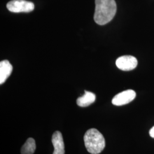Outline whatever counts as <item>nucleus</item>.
Segmentation results:
<instances>
[{
    "instance_id": "f257e3e1",
    "label": "nucleus",
    "mask_w": 154,
    "mask_h": 154,
    "mask_svg": "<svg viewBox=\"0 0 154 154\" xmlns=\"http://www.w3.org/2000/svg\"><path fill=\"white\" fill-rule=\"evenodd\" d=\"M116 4L115 0H95L94 19L99 25L110 22L116 15Z\"/></svg>"
},
{
    "instance_id": "f03ea898",
    "label": "nucleus",
    "mask_w": 154,
    "mask_h": 154,
    "mask_svg": "<svg viewBox=\"0 0 154 154\" xmlns=\"http://www.w3.org/2000/svg\"><path fill=\"white\" fill-rule=\"evenodd\" d=\"M85 147L89 153L98 154L105 149V139L103 135L95 128L88 130L84 135Z\"/></svg>"
},
{
    "instance_id": "7ed1b4c3",
    "label": "nucleus",
    "mask_w": 154,
    "mask_h": 154,
    "mask_svg": "<svg viewBox=\"0 0 154 154\" xmlns=\"http://www.w3.org/2000/svg\"><path fill=\"white\" fill-rule=\"evenodd\" d=\"M6 7L13 13H29L34 9V4L26 0H11L7 4Z\"/></svg>"
},
{
    "instance_id": "20e7f679",
    "label": "nucleus",
    "mask_w": 154,
    "mask_h": 154,
    "mask_svg": "<svg viewBox=\"0 0 154 154\" xmlns=\"http://www.w3.org/2000/svg\"><path fill=\"white\" fill-rule=\"evenodd\" d=\"M138 65L137 58L131 55H124L119 57L116 61V65L123 71H130L135 69Z\"/></svg>"
},
{
    "instance_id": "39448f33",
    "label": "nucleus",
    "mask_w": 154,
    "mask_h": 154,
    "mask_svg": "<svg viewBox=\"0 0 154 154\" xmlns=\"http://www.w3.org/2000/svg\"><path fill=\"white\" fill-rule=\"evenodd\" d=\"M136 97V93L132 90H127L116 94L112 99V103L115 106H123L131 102Z\"/></svg>"
},
{
    "instance_id": "423d86ee",
    "label": "nucleus",
    "mask_w": 154,
    "mask_h": 154,
    "mask_svg": "<svg viewBox=\"0 0 154 154\" xmlns=\"http://www.w3.org/2000/svg\"><path fill=\"white\" fill-rule=\"evenodd\" d=\"M51 142L54 149L53 154H65V144L61 132L57 131L53 134Z\"/></svg>"
},
{
    "instance_id": "0eeeda50",
    "label": "nucleus",
    "mask_w": 154,
    "mask_h": 154,
    "mask_svg": "<svg viewBox=\"0 0 154 154\" xmlns=\"http://www.w3.org/2000/svg\"><path fill=\"white\" fill-rule=\"evenodd\" d=\"M13 70V67L10 62L7 60L0 62V84L2 85L5 82L11 75Z\"/></svg>"
},
{
    "instance_id": "6e6552de",
    "label": "nucleus",
    "mask_w": 154,
    "mask_h": 154,
    "mask_svg": "<svg viewBox=\"0 0 154 154\" xmlns=\"http://www.w3.org/2000/svg\"><path fill=\"white\" fill-rule=\"evenodd\" d=\"M95 95L91 92L85 91L82 97L78 98L77 100V105L80 107H88L92 104L95 100Z\"/></svg>"
},
{
    "instance_id": "1a4fd4ad",
    "label": "nucleus",
    "mask_w": 154,
    "mask_h": 154,
    "mask_svg": "<svg viewBox=\"0 0 154 154\" xmlns=\"http://www.w3.org/2000/svg\"><path fill=\"white\" fill-rule=\"evenodd\" d=\"M36 149L35 140L33 138L28 139L21 149V154H33Z\"/></svg>"
},
{
    "instance_id": "9d476101",
    "label": "nucleus",
    "mask_w": 154,
    "mask_h": 154,
    "mask_svg": "<svg viewBox=\"0 0 154 154\" xmlns=\"http://www.w3.org/2000/svg\"><path fill=\"white\" fill-rule=\"evenodd\" d=\"M149 135L151 136V137L154 138V126L152 127L151 128V130H149Z\"/></svg>"
}]
</instances>
